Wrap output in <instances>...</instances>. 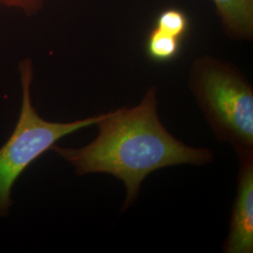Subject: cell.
I'll return each instance as SVG.
<instances>
[{
    "instance_id": "cell-1",
    "label": "cell",
    "mask_w": 253,
    "mask_h": 253,
    "mask_svg": "<svg viewBox=\"0 0 253 253\" xmlns=\"http://www.w3.org/2000/svg\"><path fill=\"white\" fill-rule=\"evenodd\" d=\"M96 125L99 134L89 145L81 148L54 145L51 149L72 163L78 175L104 172L122 181L126 188L123 212L134 203L142 183L151 172L180 164L201 166L213 161L211 150L186 145L163 126L158 115L155 85L138 105L103 114Z\"/></svg>"
},
{
    "instance_id": "cell-2",
    "label": "cell",
    "mask_w": 253,
    "mask_h": 253,
    "mask_svg": "<svg viewBox=\"0 0 253 253\" xmlns=\"http://www.w3.org/2000/svg\"><path fill=\"white\" fill-rule=\"evenodd\" d=\"M189 88L218 141L253 152V87L235 65L205 54L190 65Z\"/></svg>"
},
{
    "instance_id": "cell-3",
    "label": "cell",
    "mask_w": 253,
    "mask_h": 253,
    "mask_svg": "<svg viewBox=\"0 0 253 253\" xmlns=\"http://www.w3.org/2000/svg\"><path fill=\"white\" fill-rule=\"evenodd\" d=\"M23 102L17 126L9 141L0 148V216L7 215L12 205L10 190L20 174L55 143L83 127L96 125L103 114L69 123L46 121L32 105L30 88L33 64L25 59L19 64Z\"/></svg>"
},
{
    "instance_id": "cell-4",
    "label": "cell",
    "mask_w": 253,
    "mask_h": 253,
    "mask_svg": "<svg viewBox=\"0 0 253 253\" xmlns=\"http://www.w3.org/2000/svg\"><path fill=\"white\" fill-rule=\"evenodd\" d=\"M239 172L229 235L223 244L226 253H253V152L237 155Z\"/></svg>"
},
{
    "instance_id": "cell-5",
    "label": "cell",
    "mask_w": 253,
    "mask_h": 253,
    "mask_svg": "<svg viewBox=\"0 0 253 253\" xmlns=\"http://www.w3.org/2000/svg\"><path fill=\"white\" fill-rule=\"evenodd\" d=\"M224 35L235 42L253 41V0H211Z\"/></svg>"
},
{
    "instance_id": "cell-6",
    "label": "cell",
    "mask_w": 253,
    "mask_h": 253,
    "mask_svg": "<svg viewBox=\"0 0 253 253\" xmlns=\"http://www.w3.org/2000/svg\"><path fill=\"white\" fill-rule=\"evenodd\" d=\"M182 39L154 27L145 41V53L156 62L164 63L175 59L180 53Z\"/></svg>"
},
{
    "instance_id": "cell-7",
    "label": "cell",
    "mask_w": 253,
    "mask_h": 253,
    "mask_svg": "<svg viewBox=\"0 0 253 253\" xmlns=\"http://www.w3.org/2000/svg\"><path fill=\"white\" fill-rule=\"evenodd\" d=\"M190 25L188 14L183 9L172 7L159 13L154 27L183 40L190 29Z\"/></svg>"
},
{
    "instance_id": "cell-8",
    "label": "cell",
    "mask_w": 253,
    "mask_h": 253,
    "mask_svg": "<svg viewBox=\"0 0 253 253\" xmlns=\"http://www.w3.org/2000/svg\"><path fill=\"white\" fill-rule=\"evenodd\" d=\"M44 5V0H0V6L8 9H18L27 16H34Z\"/></svg>"
}]
</instances>
